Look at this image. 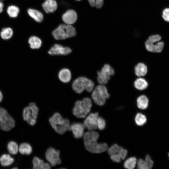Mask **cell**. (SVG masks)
I'll return each instance as SVG.
<instances>
[{
  "label": "cell",
  "instance_id": "cell-29",
  "mask_svg": "<svg viewBox=\"0 0 169 169\" xmlns=\"http://www.w3.org/2000/svg\"><path fill=\"white\" fill-rule=\"evenodd\" d=\"M13 31L10 28H5L2 29L0 33V36L4 40H8L12 37Z\"/></svg>",
  "mask_w": 169,
  "mask_h": 169
},
{
  "label": "cell",
  "instance_id": "cell-21",
  "mask_svg": "<svg viewBox=\"0 0 169 169\" xmlns=\"http://www.w3.org/2000/svg\"><path fill=\"white\" fill-rule=\"evenodd\" d=\"M8 153L12 156L17 155L19 152V144L16 141L11 140L7 145Z\"/></svg>",
  "mask_w": 169,
  "mask_h": 169
},
{
  "label": "cell",
  "instance_id": "cell-19",
  "mask_svg": "<svg viewBox=\"0 0 169 169\" xmlns=\"http://www.w3.org/2000/svg\"><path fill=\"white\" fill-rule=\"evenodd\" d=\"M147 66L142 62H139L135 66L134 72L135 75L138 77L145 76L147 73Z\"/></svg>",
  "mask_w": 169,
  "mask_h": 169
},
{
  "label": "cell",
  "instance_id": "cell-22",
  "mask_svg": "<svg viewBox=\"0 0 169 169\" xmlns=\"http://www.w3.org/2000/svg\"><path fill=\"white\" fill-rule=\"evenodd\" d=\"M148 82L145 79L140 77L136 79L133 83L134 87L140 91L146 89L148 87Z\"/></svg>",
  "mask_w": 169,
  "mask_h": 169
},
{
  "label": "cell",
  "instance_id": "cell-25",
  "mask_svg": "<svg viewBox=\"0 0 169 169\" xmlns=\"http://www.w3.org/2000/svg\"><path fill=\"white\" fill-rule=\"evenodd\" d=\"M28 13L29 15L37 22H41L43 19V14L37 10L30 8L28 10Z\"/></svg>",
  "mask_w": 169,
  "mask_h": 169
},
{
  "label": "cell",
  "instance_id": "cell-1",
  "mask_svg": "<svg viewBox=\"0 0 169 169\" xmlns=\"http://www.w3.org/2000/svg\"><path fill=\"white\" fill-rule=\"evenodd\" d=\"M99 136V133L95 131H89L84 134V144L88 151L92 153H100L108 149V146L106 143L97 142Z\"/></svg>",
  "mask_w": 169,
  "mask_h": 169
},
{
  "label": "cell",
  "instance_id": "cell-12",
  "mask_svg": "<svg viewBox=\"0 0 169 169\" xmlns=\"http://www.w3.org/2000/svg\"><path fill=\"white\" fill-rule=\"evenodd\" d=\"M84 128L83 124L74 122L70 125L68 130L71 131L74 137L78 139L83 136L84 134Z\"/></svg>",
  "mask_w": 169,
  "mask_h": 169
},
{
  "label": "cell",
  "instance_id": "cell-15",
  "mask_svg": "<svg viewBox=\"0 0 169 169\" xmlns=\"http://www.w3.org/2000/svg\"><path fill=\"white\" fill-rule=\"evenodd\" d=\"M137 164L138 169H150L153 166V162L149 155H147L145 160L142 159H139Z\"/></svg>",
  "mask_w": 169,
  "mask_h": 169
},
{
  "label": "cell",
  "instance_id": "cell-24",
  "mask_svg": "<svg viewBox=\"0 0 169 169\" xmlns=\"http://www.w3.org/2000/svg\"><path fill=\"white\" fill-rule=\"evenodd\" d=\"M149 100L145 95H142L139 96L136 99L137 107L141 110L146 109L148 105Z\"/></svg>",
  "mask_w": 169,
  "mask_h": 169
},
{
  "label": "cell",
  "instance_id": "cell-35",
  "mask_svg": "<svg viewBox=\"0 0 169 169\" xmlns=\"http://www.w3.org/2000/svg\"><path fill=\"white\" fill-rule=\"evenodd\" d=\"M164 43L162 41H159L155 44L154 53H160L163 50Z\"/></svg>",
  "mask_w": 169,
  "mask_h": 169
},
{
  "label": "cell",
  "instance_id": "cell-18",
  "mask_svg": "<svg viewBox=\"0 0 169 169\" xmlns=\"http://www.w3.org/2000/svg\"><path fill=\"white\" fill-rule=\"evenodd\" d=\"M33 168L34 169H49L51 168L49 163H45L44 161L37 157H34L33 159Z\"/></svg>",
  "mask_w": 169,
  "mask_h": 169
},
{
  "label": "cell",
  "instance_id": "cell-34",
  "mask_svg": "<svg viewBox=\"0 0 169 169\" xmlns=\"http://www.w3.org/2000/svg\"><path fill=\"white\" fill-rule=\"evenodd\" d=\"M145 44L146 49L148 51L154 52L155 44L150 41L148 39L145 42Z\"/></svg>",
  "mask_w": 169,
  "mask_h": 169
},
{
  "label": "cell",
  "instance_id": "cell-28",
  "mask_svg": "<svg viewBox=\"0 0 169 169\" xmlns=\"http://www.w3.org/2000/svg\"><path fill=\"white\" fill-rule=\"evenodd\" d=\"M135 121L136 124L137 125L142 126L146 123L147 119L144 115L140 113H138L136 115Z\"/></svg>",
  "mask_w": 169,
  "mask_h": 169
},
{
  "label": "cell",
  "instance_id": "cell-3",
  "mask_svg": "<svg viewBox=\"0 0 169 169\" xmlns=\"http://www.w3.org/2000/svg\"><path fill=\"white\" fill-rule=\"evenodd\" d=\"M52 127L57 133L60 134L64 133L70 125V121L67 119H64L58 113H54L49 120Z\"/></svg>",
  "mask_w": 169,
  "mask_h": 169
},
{
  "label": "cell",
  "instance_id": "cell-14",
  "mask_svg": "<svg viewBox=\"0 0 169 169\" xmlns=\"http://www.w3.org/2000/svg\"><path fill=\"white\" fill-rule=\"evenodd\" d=\"M22 117L23 120L29 125L33 126L36 122V119L32 116L30 108L28 106L25 107L23 110Z\"/></svg>",
  "mask_w": 169,
  "mask_h": 169
},
{
  "label": "cell",
  "instance_id": "cell-13",
  "mask_svg": "<svg viewBox=\"0 0 169 169\" xmlns=\"http://www.w3.org/2000/svg\"><path fill=\"white\" fill-rule=\"evenodd\" d=\"M77 13L74 10L69 9L66 11L62 16L64 22L66 24L71 25L74 23L77 19Z\"/></svg>",
  "mask_w": 169,
  "mask_h": 169
},
{
  "label": "cell",
  "instance_id": "cell-17",
  "mask_svg": "<svg viewBox=\"0 0 169 169\" xmlns=\"http://www.w3.org/2000/svg\"><path fill=\"white\" fill-rule=\"evenodd\" d=\"M42 6L44 11L48 13L54 12L57 8V4L55 0H46Z\"/></svg>",
  "mask_w": 169,
  "mask_h": 169
},
{
  "label": "cell",
  "instance_id": "cell-30",
  "mask_svg": "<svg viewBox=\"0 0 169 169\" xmlns=\"http://www.w3.org/2000/svg\"><path fill=\"white\" fill-rule=\"evenodd\" d=\"M18 8L16 6L12 5L8 7L7 12L9 16L12 18H15L17 16L19 12Z\"/></svg>",
  "mask_w": 169,
  "mask_h": 169
},
{
  "label": "cell",
  "instance_id": "cell-10",
  "mask_svg": "<svg viewBox=\"0 0 169 169\" xmlns=\"http://www.w3.org/2000/svg\"><path fill=\"white\" fill-rule=\"evenodd\" d=\"M99 117L98 112L90 114L84 121V127L89 131H95L97 128V120Z\"/></svg>",
  "mask_w": 169,
  "mask_h": 169
},
{
  "label": "cell",
  "instance_id": "cell-7",
  "mask_svg": "<svg viewBox=\"0 0 169 169\" xmlns=\"http://www.w3.org/2000/svg\"><path fill=\"white\" fill-rule=\"evenodd\" d=\"M15 121L13 117L4 107L0 106V129L8 131L13 128Z\"/></svg>",
  "mask_w": 169,
  "mask_h": 169
},
{
  "label": "cell",
  "instance_id": "cell-9",
  "mask_svg": "<svg viewBox=\"0 0 169 169\" xmlns=\"http://www.w3.org/2000/svg\"><path fill=\"white\" fill-rule=\"evenodd\" d=\"M60 152L52 147L49 148L45 153V157L51 166H54L61 163L59 158Z\"/></svg>",
  "mask_w": 169,
  "mask_h": 169
},
{
  "label": "cell",
  "instance_id": "cell-40",
  "mask_svg": "<svg viewBox=\"0 0 169 169\" xmlns=\"http://www.w3.org/2000/svg\"><path fill=\"white\" fill-rule=\"evenodd\" d=\"M104 0H95V6L97 8H101L103 5Z\"/></svg>",
  "mask_w": 169,
  "mask_h": 169
},
{
  "label": "cell",
  "instance_id": "cell-36",
  "mask_svg": "<svg viewBox=\"0 0 169 169\" xmlns=\"http://www.w3.org/2000/svg\"><path fill=\"white\" fill-rule=\"evenodd\" d=\"M127 150L120 146L119 150L117 154L120 156L121 159L124 160L127 156Z\"/></svg>",
  "mask_w": 169,
  "mask_h": 169
},
{
  "label": "cell",
  "instance_id": "cell-27",
  "mask_svg": "<svg viewBox=\"0 0 169 169\" xmlns=\"http://www.w3.org/2000/svg\"><path fill=\"white\" fill-rule=\"evenodd\" d=\"M137 162V159L136 157H131L125 161L124 164V166L126 169H133L135 167Z\"/></svg>",
  "mask_w": 169,
  "mask_h": 169
},
{
  "label": "cell",
  "instance_id": "cell-31",
  "mask_svg": "<svg viewBox=\"0 0 169 169\" xmlns=\"http://www.w3.org/2000/svg\"><path fill=\"white\" fill-rule=\"evenodd\" d=\"M28 106L30 109L33 116L37 119L38 109L35 103L33 102H30Z\"/></svg>",
  "mask_w": 169,
  "mask_h": 169
},
{
  "label": "cell",
  "instance_id": "cell-26",
  "mask_svg": "<svg viewBox=\"0 0 169 169\" xmlns=\"http://www.w3.org/2000/svg\"><path fill=\"white\" fill-rule=\"evenodd\" d=\"M28 43L30 45V47L33 49L39 48L42 44L41 40L36 36L30 37L28 40Z\"/></svg>",
  "mask_w": 169,
  "mask_h": 169
},
{
  "label": "cell",
  "instance_id": "cell-42",
  "mask_svg": "<svg viewBox=\"0 0 169 169\" xmlns=\"http://www.w3.org/2000/svg\"><path fill=\"white\" fill-rule=\"evenodd\" d=\"M3 4L2 2H0V13L2 12L3 10Z\"/></svg>",
  "mask_w": 169,
  "mask_h": 169
},
{
  "label": "cell",
  "instance_id": "cell-2",
  "mask_svg": "<svg viewBox=\"0 0 169 169\" xmlns=\"http://www.w3.org/2000/svg\"><path fill=\"white\" fill-rule=\"evenodd\" d=\"M92 106L91 99L88 97L84 98L82 100H78L73 109V114L78 118H84L90 112Z\"/></svg>",
  "mask_w": 169,
  "mask_h": 169
},
{
  "label": "cell",
  "instance_id": "cell-44",
  "mask_svg": "<svg viewBox=\"0 0 169 169\" xmlns=\"http://www.w3.org/2000/svg\"><path fill=\"white\" fill-rule=\"evenodd\" d=\"M77 0V1H80L81 0Z\"/></svg>",
  "mask_w": 169,
  "mask_h": 169
},
{
  "label": "cell",
  "instance_id": "cell-16",
  "mask_svg": "<svg viewBox=\"0 0 169 169\" xmlns=\"http://www.w3.org/2000/svg\"><path fill=\"white\" fill-rule=\"evenodd\" d=\"M15 159L8 153H4L0 156V164L4 167H8L12 165L14 162Z\"/></svg>",
  "mask_w": 169,
  "mask_h": 169
},
{
  "label": "cell",
  "instance_id": "cell-45",
  "mask_svg": "<svg viewBox=\"0 0 169 169\" xmlns=\"http://www.w3.org/2000/svg\"><path fill=\"white\" fill-rule=\"evenodd\" d=\"M168 156H169V153H168Z\"/></svg>",
  "mask_w": 169,
  "mask_h": 169
},
{
  "label": "cell",
  "instance_id": "cell-32",
  "mask_svg": "<svg viewBox=\"0 0 169 169\" xmlns=\"http://www.w3.org/2000/svg\"><path fill=\"white\" fill-rule=\"evenodd\" d=\"M120 147L117 144H115L108 148V152L110 156L112 155L117 154Z\"/></svg>",
  "mask_w": 169,
  "mask_h": 169
},
{
  "label": "cell",
  "instance_id": "cell-8",
  "mask_svg": "<svg viewBox=\"0 0 169 169\" xmlns=\"http://www.w3.org/2000/svg\"><path fill=\"white\" fill-rule=\"evenodd\" d=\"M115 70L110 64H105L101 69L97 72V80L100 84H105L111 79V76L115 74Z\"/></svg>",
  "mask_w": 169,
  "mask_h": 169
},
{
  "label": "cell",
  "instance_id": "cell-6",
  "mask_svg": "<svg viewBox=\"0 0 169 169\" xmlns=\"http://www.w3.org/2000/svg\"><path fill=\"white\" fill-rule=\"evenodd\" d=\"M95 84L93 82L84 77H80L76 79L72 84V88L76 93L81 94L85 90L90 92L94 89Z\"/></svg>",
  "mask_w": 169,
  "mask_h": 169
},
{
  "label": "cell",
  "instance_id": "cell-37",
  "mask_svg": "<svg viewBox=\"0 0 169 169\" xmlns=\"http://www.w3.org/2000/svg\"><path fill=\"white\" fill-rule=\"evenodd\" d=\"M161 39V36L159 35L156 34L150 36L149 37L148 39L155 43L159 41Z\"/></svg>",
  "mask_w": 169,
  "mask_h": 169
},
{
  "label": "cell",
  "instance_id": "cell-11",
  "mask_svg": "<svg viewBox=\"0 0 169 169\" xmlns=\"http://www.w3.org/2000/svg\"><path fill=\"white\" fill-rule=\"evenodd\" d=\"M71 49L68 47H64L60 44H54L48 51V54L52 55H67L71 53Z\"/></svg>",
  "mask_w": 169,
  "mask_h": 169
},
{
  "label": "cell",
  "instance_id": "cell-41",
  "mask_svg": "<svg viewBox=\"0 0 169 169\" xmlns=\"http://www.w3.org/2000/svg\"><path fill=\"white\" fill-rule=\"evenodd\" d=\"M88 1L91 7L95 6V0H88Z\"/></svg>",
  "mask_w": 169,
  "mask_h": 169
},
{
  "label": "cell",
  "instance_id": "cell-4",
  "mask_svg": "<svg viewBox=\"0 0 169 169\" xmlns=\"http://www.w3.org/2000/svg\"><path fill=\"white\" fill-rule=\"evenodd\" d=\"M54 38L56 40H63L74 37L76 34L75 28L71 25L61 24L52 33Z\"/></svg>",
  "mask_w": 169,
  "mask_h": 169
},
{
  "label": "cell",
  "instance_id": "cell-20",
  "mask_svg": "<svg viewBox=\"0 0 169 169\" xmlns=\"http://www.w3.org/2000/svg\"><path fill=\"white\" fill-rule=\"evenodd\" d=\"M58 77L60 80L64 83L69 82L71 80V74L70 70L68 69H61L58 74Z\"/></svg>",
  "mask_w": 169,
  "mask_h": 169
},
{
  "label": "cell",
  "instance_id": "cell-23",
  "mask_svg": "<svg viewBox=\"0 0 169 169\" xmlns=\"http://www.w3.org/2000/svg\"><path fill=\"white\" fill-rule=\"evenodd\" d=\"M31 145L26 142H23L19 145V153L22 155H30L32 152Z\"/></svg>",
  "mask_w": 169,
  "mask_h": 169
},
{
  "label": "cell",
  "instance_id": "cell-43",
  "mask_svg": "<svg viewBox=\"0 0 169 169\" xmlns=\"http://www.w3.org/2000/svg\"><path fill=\"white\" fill-rule=\"evenodd\" d=\"M3 98V96L2 93L0 90V103L2 101Z\"/></svg>",
  "mask_w": 169,
  "mask_h": 169
},
{
  "label": "cell",
  "instance_id": "cell-5",
  "mask_svg": "<svg viewBox=\"0 0 169 169\" xmlns=\"http://www.w3.org/2000/svg\"><path fill=\"white\" fill-rule=\"evenodd\" d=\"M91 96L94 103L100 106L104 105L106 99L110 97L107 87L101 84L98 85L93 89Z\"/></svg>",
  "mask_w": 169,
  "mask_h": 169
},
{
  "label": "cell",
  "instance_id": "cell-38",
  "mask_svg": "<svg viewBox=\"0 0 169 169\" xmlns=\"http://www.w3.org/2000/svg\"><path fill=\"white\" fill-rule=\"evenodd\" d=\"M162 17L165 21L169 22V8L164 9L162 12Z\"/></svg>",
  "mask_w": 169,
  "mask_h": 169
},
{
  "label": "cell",
  "instance_id": "cell-33",
  "mask_svg": "<svg viewBox=\"0 0 169 169\" xmlns=\"http://www.w3.org/2000/svg\"><path fill=\"white\" fill-rule=\"evenodd\" d=\"M106 126V122L101 117H98L97 120V128L100 130L105 129Z\"/></svg>",
  "mask_w": 169,
  "mask_h": 169
},
{
  "label": "cell",
  "instance_id": "cell-39",
  "mask_svg": "<svg viewBox=\"0 0 169 169\" xmlns=\"http://www.w3.org/2000/svg\"><path fill=\"white\" fill-rule=\"evenodd\" d=\"M110 157L113 161L117 163L120 162L121 159L120 156L117 154L111 155Z\"/></svg>",
  "mask_w": 169,
  "mask_h": 169
}]
</instances>
